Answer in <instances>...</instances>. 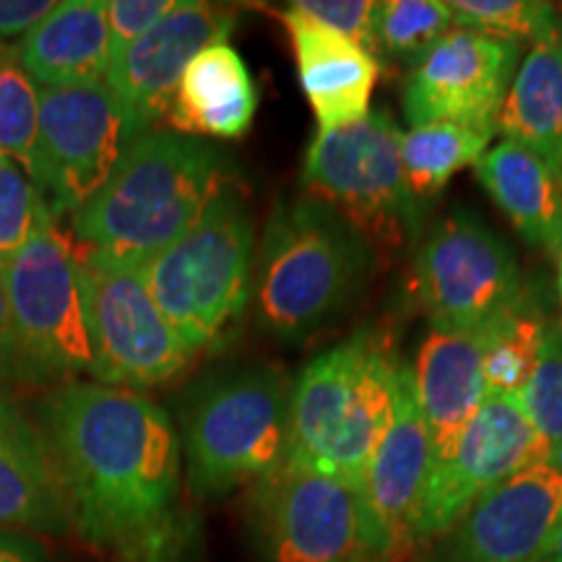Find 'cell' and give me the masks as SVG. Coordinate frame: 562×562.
Returning a JSON list of instances; mask_svg holds the SVG:
<instances>
[{"label": "cell", "instance_id": "7a4b0ae2", "mask_svg": "<svg viewBox=\"0 0 562 562\" xmlns=\"http://www.w3.org/2000/svg\"><path fill=\"white\" fill-rule=\"evenodd\" d=\"M229 178L227 154L178 131H146L125 146L94 199L70 214L83 250L146 266L172 245Z\"/></svg>", "mask_w": 562, "mask_h": 562}, {"label": "cell", "instance_id": "8d00e7d4", "mask_svg": "<svg viewBox=\"0 0 562 562\" xmlns=\"http://www.w3.org/2000/svg\"><path fill=\"white\" fill-rule=\"evenodd\" d=\"M188 550H191V529H188L186 537H182L180 542L172 547V550L165 552V558H161L159 562H186Z\"/></svg>", "mask_w": 562, "mask_h": 562}, {"label": "cell", "instance_id": "2e32d148", "mask_svg": "<svg viewBox=\"0 0 562 562\" xmlns=\"http://www.w3.org/2000/svg\"><path fill=\"white\" fill-rule=\"evenodd\" d=\"M432 467V442L422 414L414 368L402 364L389 430L364 472L360 495L372 558H396L412 544L422 492Z\"/></svg>", "mask_w": 562, "mask_h": 562}, {"label": "cell", "instance_id": "f1b7e54d", "mask_svg": "<svg viewBox=\"0 0 562 562\" xmlns=\"http://www.w3.org/2000/svg\"><path fill=\"white\" fill-rule=\"evenodd\" d=\"M453 26L508 42H539L562 26L558 5L539 0H453Z\"/></svg>", "mask_w": 562, "mask_h": 562}, {"label": "cell", "instance_id": "603a6c76", "mask_svg": "<svg viewBox=\"0 0 562 562\" xmlns=\"http://www.w3.org/2000/svg\"><path fill=\"white\" fill-rule=\"evenodd\" d=\"M474 172L526 243L560 256L562 178L539 154L503 138L476 161Z\"/></svg>", "mask_w": 562, "mask_h": 562}, {"label": "cell", "instance_id": "83f0119b", "mask_svg": "<svg viewBox=\"0 0 562 562\" xmlns=\"http://www.w3.org/2000/svg\"><path fill=\"white\" fill-rule=\"evenodd\" d=\"M40 133V83L19 63L16 47L0 50V157L32 178ZM34 180V178H32Z\"/></svg>", "mask_w": 562, "mask_h": 562}, {"label": "cell", "instance_id": "f546056e", "mask_svg": "<svg viewBox=\"0 0 562 562\" xmlns=\"http://www.w3.org/2000/svg\"><path fill=\"white\" fill-rule=\"evenodd\" d=\"M524 409L542 440L547 467L562 472V328H547L542 355L521 393Z\"/></svg>", "mask_w": 562, "mask_h": 562}, {"label": "cell", "instance_id": "60d3db41", "mask_svg": "<svg viewBox=\"0 0 562 562\" xmlns=\"http://www.w3.org/2000/svg\"><path fill=\"white\" fill-rule=\"evenodd\" d=\"M3 47H5V45H0V50H3Z\"/></svg>", "mask_w": 562, "mask_h": 562}, {"label": "cell", "instance_id": "9a60e30c", "mask_svg": "<svg viewBox=\"0 0 562 562\" xmlns=\"http://www.w3.org/2000/svg\"><path fill=\"white\" fill-rule=\"evenodd\" d=\"M235 13L201 0H178L149 34L110 66L108 87L125 115L128 140L157 128L195 55L229 42Z\"/></svg>", "mask_w": 562, "mask_h": 562}, {"label": "cell", "instance_id": "e575fe53", "mask_svg": "<svg viewBox=\"0 0 562 562\" xmlns=\"http://www.w3.org/2000/svg\"><path fill=\"white\" fill-rule=\"evenodd\" d=\"M0 562H47V554L34 537L0 529Z\"/></svg>", "mask_w": 562, "mask_h": 562}, {"label": "cell", "instance_id": "6da1fadb", "mask_svg": "<svg viewBox=\"0 0 562 562\" xmlns=\"http://www.w3.org/2000/svg\"><path fill=\"white\" fill-rule=\"evenodd\" d=\"M34 422L53 453L70 529L83 542L117 562H159L186 537L180 435L157 402L74 381L40 398Z\"/></svg>", "mask_w": 562, "mask_h": 562}, {"label": "cell", "instance_id": "3957f363", "mask_svg": "<svg viewBox=\"0 0 562 562\" xmlns=\"http://www.w3.org/2000/svg\"><path fill=\"white\" fill-rule=\"evenodd\" d=\"M372 261L368 237L328 203L313 195L279 201L252 279L258 323L281 341L313 339L349 311Z\"/></svg>", "mask_w": 562, "mask_h": 562}, {"label": "cell", "instance_id": "7402d4cb", "mask_svg": "<svg viewBox=\"0 0 562 562\" xmlns=\"http://www.w3.org/2000/svg\"><path fill=\"white\" fill-rule=\"evenodd\" d=\"M258 89L243 55L220 42L201 55L175 89L167 123L172 131L201 138H240L256 117Z\"/></svg>", "mask_w": 562, "mask_h": 562}, {"label": "cell", "instance_id": "8992f818", "mask_svg": "<svg viewBox=\"0 0 562 562\" xmlns=\"http://www.w3.org/2000/svg\"><path fill=\"white\" fill-rule=\"evenodd\" d=\"M256 222L227 182L193 227L140 266L146 286L180 339L199 355L227 339L252 294Z\"/></svg>", "mask_w": 562, "mask_h": 562}, {"label": "cell", "instance_id": "1f68e13d", "mask_svg": "<svg viewBox=\"0 0 562 562\" xmlns=\"http://www.w3.org/2000/svg\"><path fill=\"white\" fill-rule=\"evenodd\" d=\"M292 9L357 42L362 50H368L378 60V9L381 3H372V0H297L292 3Z\"/></svg>", "mask_w": 562, "mask_h": 562}, {"label": "cell", "instance_id": "52a82bcc", "mask_svg": "<svg viewBox=\"0 0 562 562\" xmlns=\"http://www.w3.org/2000/svg\"><path fill=\"white\" fill-rule=\"evenodd\" d=\"M292 383L271 364L203 378L182 404V448L193 495L220 497L261 482L290 446Z\"/></svg>", "mask_w": 562, "mask_h": 562}, {"label": "cell", "instance_id": "5b68a950", "mask_svg": "<svg viewBox=\"0 0 562 562\" xmlns=\"http://www.w3.org/2000/svg\"><path fill=\"white\" fill-rule=\"evenodd\" d=\"M0 273L5 292L0 383L53 391L94 375L81 250L58 222L40 229Z\"/></svg>", "mask_w": 562, "mask_h": 562}, {"label": "cell", "instance_id": "4dcf8cb0", "mask_svg": "<svg viewBox=\"0 0 562 562\" xmlns=\"http://www.w3.org/2000/svg\"><path fill=\"white\" fill-rule=\"evenodd\" d=\"M58 222L40 186L16 161L0 157V266L30 245L40 229Z\"/></svg>", "mask_w": 562, "mask_h": 562}, {"label": "cell", "instance_id": "ba28073f", "mask_svg": "<svg viewBox=\"0 0 562 562\" xmlns=\"http://www.w3.org/2000/svg\"><path fill=\"white\" fill-rule=\"evenodd\" d=\"M404 131L385 110L318 131L302 161L307 195L339 211L372 243L404 248L419 232V201L406 186Z\"/></svg>", "mask_w": 562, "mask_h": 562}, {"label": "cell", "instance_id": "cb8c5ba5", "mask_svg": "<svg viewBox=\"0 0 562 562\" xmlns=\"http://www.w3.org/2000/svg\"><path fill=\"white\" fill-rule=\"evenodd\" d=\"M497 131L539 154L562 178V26L529 47L503 102Z\"/></svg>", "mask_w": 562, "mask_h": 562}, {"label": "cell", "instance_id": "e0dca14e", "mask_svg": "<svg viewBox=\"0 0 562 562\" xmlns=\"http://www.w3.org/2000/svg\"><path fill=\"white\" fill-rule=\"evenodd\" d=\"M562 518V472L542 463L484 492L435 562H537Z\"/></svg>", "mask_w": 562, "mask_h": 562}, {"label": "cell", "instance_id": "4fadbf2b", "mask_svg": "<svg viewBox=\"0 0 562 562\" xmlns=\"http://www.w3.org/2000/svg\"><path fill=\"white\" fill-rule=\"evenodd\" d=\"M542 463V440L533 432L521 396H484L453 453L430 469L412 542L448 533L476 497Z\"/></svg>", "mask_w": 562, "mask_h": 562}, {"label": "cell", "instance_id": "ac0fdd59", "mask_svg": "<svg viewBox=\"0 0 562 562\" xmlns=\"http://www.w3.org/2000/svg\"><path fill=\"white\" fill-rule=\"evenodd\" d=\"M290 34L302 91L318 121V131H336L362 121L370 112L381 63L357 42L294 11L281 13Z\"/></svg>", "mask_w": 562, "mask_h": 562}, {"label": "cell", "instance_id": "d4e9b609", "mask_svg": "<svg viewBox=\"0 0 562 562\" xmlns=\"http://www.w3.org/2000/svg\"><path fill=\"white\" fill-rule=\"evenodd\" d=\"M495 133V128L459 123L419 125L404 133V175L414 199L422 203L440 195L456 172L476 165L487 154Z\"/></svg>", "mask_w": 562, "mask_h": 562}, {"label": "cell", "instance_id": "74e56055", "mask_svg": "<svg viewBox=\"0 0 562 562\" xmlns=\"http://www.w3.org/2000/svg\"><path fill=\"white\" fill-rule=\"evenodd\" d=\"M5 321V292H3V273H0V331H3Z\"/></svg>", "mask_w": 562, "mask_h": 562}, {"label": "cell", "instance_id": "5bb4252c", "mask_svg": "<svg viewBox=\"0 0 562 562\" xmlns=\"http://www.w3.org/2000/svg\"><path fill=\"white\" fill-rule=\"evenodd\" d=\"M518 63V42L453 26L406 76L404 121L412 128L459 123L497 131Z\"/></svg>", "mask_w": 562, "mask_h": 562}, {"label": "cell", "instance_id": "277c9868", "mask_svg": "<svg viewBox=\"0 0 562 562\" xmlns=\"http://www.w3.org/2000/svg\"><path fill=\"white\" fill-rule=\"evenodd\" d=\"M402 362L375 331L321 351L290 391V463L362 487L396 404Z\"/></svg>", "mask_w": 562, "mask_h": 562}, {"label": "cell", "instance_id": "4316f807", "mask_svg": "<svg viewBox=\"0 0 562 562\" xmlns=\"http://www.w3.org/2000/svg\"><path fill=\"white\" fill-rule=\"evenodd\" d=\"M451 30L448 3L385 0L378 9V63L385 58L412 70Z\"/></svg>", "mask_w": 562, "mask_h": 562}, {"label": "cell", "instance_id": "9c48e42d", "mask_svg": "<svg viewBox=\"0 0 562 562\" xmlns=\"http://www.w3.org/2000/svg\"><path fill=\"white\" fill-rule=\"evenodd\" d=\"M414 294L432 328L456 334H484L526 305L516 252L469 209L442 216L422 240Z\"/></svg>", "mask_w": 562, "mask_h": 562}, {"label": "cell", "instance_id": "836d02e7", "mask_svg": "<svg viewBox=\"0 0 562 562\" xmlns=\"http://www.w3.org/2000/svg\"><path fill=\"white\" fill-rule=\"evenodd\" d=\"M53 9L50 0H0V45L24 40Z\"/></svg>", "mask_w": 562, "mask_h": 562}, {"label": "cell", "instance_id": "8fae6325", "mask_svg": "<svg viewBox=\"0 0 562 562\" xmlns=\"http://www.w3.org/2000/svg\"><path fill=\"white\" fill-rule=\"evenodd\" d=\"M252 521L271 562H360L370 554L360 490L300 463L284 461L252 484Z\"/></svg>", "mask_w": 562, "mask_h": 562}, {"label": "cell", "instance_id": "484cf974", "mask_svg": "<svg viewBox=\"0 0 562 562\" xmlns=\"http://www.w3.org/2000/svg\"><path fill=\"white\" fill-rule=\"evenodd\" d=\"M547 323L524 305L484 331V396H521L537 370Z\"/></svg>", "mask_w": 562, "mask_h": 562}, {"label": "cell", "instance_id": "ab89813d", "mask_svg": "<svg viewBox=\"0 0 562 562\" xmlns=\"http://www.w3.org/2000/svg\"><path fill=\"white\" fill-rule=\"evenodd\" d=\"M558 11H560V19H562V5H558Z\"/></svg>", "mask_w": 562, "mask_h": 562}, {"label": "cell", "instance_id": "30bf717a", "mask_svg": "<svg viewBox=\"0 0 562 562\" xmlns=\"http://www.w3.org/2000/svg\"><path fill=\"white\" fill-rule=\"evenodd\" d=\"M81 277L97 383L138 391L188 368L193 349L159 311L138 266L81 248Z\"/></svg>", "mask_w": 562, "mask_h": 562}, {"label": "cell", "instance_id": "ffe728a7", "mask_svg": "<svg viewBox=\"0 0 562 562\" xmlns=\"http://www.w3.org/2000/svg\"><path fill=\"white\" fill-rule=\"evenodd\" d=\"M484 334L430 328L414 364V385L432 442V467L453 453L484 402ZM430 467V469H432Z\"/></svg>", "mask_w": 562, "mask_h": 562}, {"label": "cell", "instance_id": "d6986e66", "mask_svg": "<svg viewBox=\"0 0 562 562\" xmlns=\"http://www.w3.org/2000/svg\"><path fill=\"white\" fill-rule=\"evenodd\" d=\"M0 529L66 533V497L47 440L30 414L0 393Z\"/></svg>", "mask_w": 562, "mask_h": 562}, {"label": "cell", "instance_id": "44dd1931", "mask_svg": "<svg viewBox=\"0 0 562 562\" xmlns=\"http://www.w3.org/2000/svg\"><path fill=\"white\" fill-rule=\"evenodd\" d=\"M19 63L40 87L108 83L110 26L102 0H63L16 45Z\"/></svg>", "mask_w": 562, "mask_h": 562}, {"label": "cell", "instance_id": "f35d334b", "mask_svg": "<svg viewBox=\"0 0 562 562\" xmlns=\"http://www.w3.org/2000/svg\"><path fill=\"white\" fill-rule=\"evenodd\" d=\"M558 292H560V300H562V248H560V271H558Z\"/></svg>", "mask_w": 562, "mask_h": 562}, {"label": "cell", "instance_id": "d590c367", "mask_svg": "<svg viewBox=\"0 0 562 562\" xmlns=\"http://www.w3.org/2000/svg\"><path fill=\"white\" fill-rule=\"evenodd\" d=\"M537 562H562V518L558 524V529H554L550 544L544 547V552L539 554Z\"/></svg>", "mask_w": 562, "mask_h": 562}, {"label": "cell", "instance_id": "7c38bea8", "mask_svg": "<svg viewBox=\"0 0 562 562\" xmlns=\"http://www.w3.org/2000/svg\"><path fill=\"white\" fill-rule=\"evenodd\" d=\"M128 144L125 115L108 83L40 87L32 178L55 220L102 191Z\"/></svg>", "mask_w": 562, "mask_h": 562}, {"label": "cell", "instance_id": "d6a6232c", "mask_svg": "<svg viewBox=\"0 0 562 562\" xmlns=\"http://www.w3.org/2000/svg\"><path fill=\"white\" fill-rule=\"evenodd\" d=\"M175 3L178 0H112L108 3L110 66L144 34H149L175 9Z\"/></svg>", "mask_w": 562, "mask_h": 562}]
</instances>
